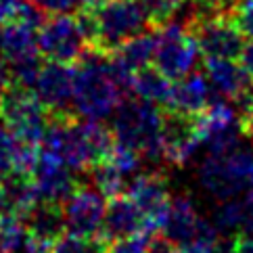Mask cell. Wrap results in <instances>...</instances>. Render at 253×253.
I'll return each instance as SVG.
<instances>
[{
    "instance_id": "obj_1",
    "label": "cell",
    "mask_w": 253,
    "mask_h": 253,
    "mask_svg": "<svg viewBox=\"0 0 253 253\" xmlns=\"http://www.w3.org/2000/svg\"><path fill=\"white\" fill-rule=\"evenodd\" d=\"M74 105L84 120H105L126 96H132V74L94 48H86L74 67Z\"/></svg>"
},
{
    "instance_id": "obj_2",
    "label": "cell",
    "mask_w": 253,
    "mask_h": 253,
    "mask_svg": "<svg viewBox=\"0 0 253 253\" xmlns=\"http://www.w3.org/2000/svg\"><path fill=\"white\" fill-rule=\"evenodd\" d=\"M161 120H164V111L159 105L144 101V98L126 96L115 109V140L124 147L140 153V157L144 159L157 161L164 157V151H161Z\"/></svg>"
},
{
    "instance_id": "obj_3",
    "label": "cell",
    "mask_w": 253,
    "mask_h": 253,
    "mask_svg": "<svg viewBox=\"0 0 253 253\" xmlns=\"http://www.w3.org/2000/svg\"><path fill=\"white\" fill-rule=\"evenodd\" d=\"M94 17L98 28L94 50L103 55H111L134 36L153 30L140 0H107L94 8Z\"/></svg>"
},
{
    "instance_id": "obj_4",
    "label": "cell",
    "mask_w": 253,
    "mask_h": 253,
    "mask_svg": "<svg viewBox=\"0 0 253 253\" xmlns=\"http://www.w3.org/2000/svg\"><path fill=\"white\" fill-rule=\"evenodd\" d=\"M46 117L48 111L36 96L34 88L17 84L11 80L2 96V103H0V122L19 140L42 147Z\"/></svg>"
},
{
    "instance_id": "obj_5",
    "label": "cell",
    "mask_w": 253,
    "mask_h": 253,
    "mask_svg": "<svg viewBox=\"0 0 253 253\" xmlns=\"http://www.w3.org/2000/svg\"><path fill=\"white\" fill-rule=\"evenodd\" d=\"M155 52L153 67L159 69L171 82L188 76L197 65L199 46L188 30L178 21H168L161 28H155Z\"/></svg>"
},
{
    "instance_id": "obj_6",
    "label": "cell",
    "mask_w": 253,
    "mask_h": 253,
    "mask_svg": "<svg viewBox=\"0 0 253 253\" xmlns=\"http://www.w3.org/2000/svg\"><path fill=\"white\" fill-rule=\"evenodd\" d=\"M86 48L76 17L71 15H52L38 28V50L46 61L76 65Z\"/></svg>"
},
{
    "instance_id": "obj_7",
    "label": "cell",
    "mask_w": 253,
    "mask_h": 253,
    "mask_svg": "<svg viewBox=\"0 0 253 253\" xmlns=\"http://www.w3.org/2000/svg\"><path fill=\"white\" fill-rule=\"evenodd\" d=\"M188 34L195 38L199 52L205 59H239L245 46V36L230 17H211L197 21L188 28Z\"/></svg>"
},
{
    "instance_id": "obj_8",
    "label": "cell",
    "mask_w": 253,
    "mask_h": 253,
    "mask_svg": "<svg viewBox=\"0 0 253 253\" xmlns=\"http://www.w3.org/2000/svg\"><path fill=\"white\" fill-rule=\"evenodd\" d=\"M107 203L105 197L92 186L80 184L63 201L65 230L80 237H96L103 228Z\"/></svg>"
},
{
    "instance_id": "obj_9",
    "label": "cell",
    "mask_w": 253,
    "mask_h": 253,
    "mask_svg": "<svg viewBox=\"0 0 253 253\" xmlns=\"http://www.w3.org/2000/svg\"><path fill=\"white\" fill-rule=\"evenodd\" d=\"M126 195L138 205L153 232H159L164 228L171 199L168 191V180L161 171H149V174L136 176L128 184Z\"/></svg>"
},
{
    "instance_id": "obj_10",
    "label": "cell",
    "mask_w": 253,
    "mask_h": 253,
    "mask_svg": "<svg viewBox=\"0 0 253 253\" xmlns=\"http://www.w3.org/2000/svg\"><path fill=\"white\" fill-rule=\"evenodd\" d=\"M164 111L161 120V151L164 159L174 166H184L195 155L197 147L201 144V138L195 128V117L178 115L171 111Z\"/></svg>"
},
{
    "instance_id": "obj_11",
    "label": "cell",
    "mask_w": 253,
    "mask_h": 253,
    "mask_svg": "<svg viewBox=\"0 0 253 253\" xmlns=\"http://www.w3.org/2000/svg\"><path fill=\"white\" fill-rule=\"evenodd\" d=\"M74 65L57 61H44L34 84V92L48 113L69 111L67 105L74 96Z\"/></svg>"
},
{
    "instance_id": "obj_12",
    "label": "cell",
    "mask_w": 253,
    "mask_h": 253,
    "mask_svg": "<svg viewBox=\"0 0 253 253\" xmlns=\"http://www.w3.org/2000/svg\"><path fill=\"white\" fill-rule=\"evenodd\" d=\"M32 180L42 201L52 203H63L78 186V180L71 174L69 166L59 155L46 149H40V157L32 171Z\"/></svg>"
},
{
    "instance_id": "obj_13",
    "label": "cell",
    "mask_w": 253,
    "mask_h": 253,
    "mask_svg": "<svg viewBox=\"0 0 253 253\" xmlns=\"http://www.w3.org/2000/svg\"><path fill=\"white\" fill-rule=\"evenodd\" d=\"M136 232H153L149 228L147 220H144L142 211L138 210V205L126 193L111 197L98 237H103L107 241V245H109L115 239L130 237V234H136Z\"/></svg>"
},
{
    "instance_id": "obj_14",
    "label": "cell",
    "mask_w": 253,
    "mask_h": 253,
    "mask_svg": "<svg viewBox=\"0 0 253 253\" xmlns=\"http://www.w3.org/2000/svg\"><path fill=\"white\" fill-rule=\"evenodd\" d=\"M210 84H207V76H203L201 71H191L188 76L174 80V84L169 88L168 103L161 107L166 111L195 117L199 115L207 105H210Z\"/></svg>"
},
{
    "instance_id": "obj_15",
    "label": "cell",
    "mask_w": 253,
    "mask_h": 253,
    "mask_svg": "<svg viewBox=\"0 0 253 253\" xmlns=\"http://www.w3.org/2000/svg\"><path fill=\"white\" fill-rule=\"evenodd\" d=\"M203 67L213 90L220 92L226 101L241 103L247 96L253 78L241 63H234V59H205Z\"/></svg>"
},
{
    "instance_id": "obj_16",
    "label": "cell",
    "mask_w": 253,
    "mask_h": 253,
    "mask_svg": "<svg viewBox=\"0 0 253 253\" xmlns=\"http://www.w3.org/2000/svg\"><path fill=\"white\" fill-rule=\"evenodd\" d=\"M199 180H201V184L205 186V191H210L215 199H220V201L237 197L241 191H245V186H247V182H243L241 178H237V174L230 169L224 155H211V153L201 164Z\"/></svg>"
},
{
    "instance_id": "obj_17",
    "label": "cell",
    "mask_w": 253,
    "mask_h": 253,
    "mask_svg": "<svg viewBox=\"0 0 253 253\" xmlns=\"http://www.w3.org/2000/svg\"><path fill=\"white\" fill-rule=\"evenodd\" d=\"M38 30L19 19L0 23V57L6 63L38 55Z\"/></svg>"
},
{
    "instance_id": "obj_18",
    "label": "cell",
    "mask_w": 253,
    "mask_h": 253,
    "mask_svg": "<svg viewBox=\"0 0 253 253\" xmlns=\"http://www.w3.org/2000/svg\"><path fill=\"white\" fill-rule=\"evenodd\" d=\"M203 218L197 213L193 201L188 197H176L171 199L169 203V211L161 232L164 237L169 239L174 245H184V243H191L197 232L199 226H201Z\"/></svg>"
},
{
    "instance_id": "obj_19",
    "label": "cell",
    "mask_w": 253,
    "mask_h": 253,
    "mask_svg": "<svg viewBox=\"0 0 253 253\" xmlns=\"http://www.w3.org/2000/svg\"><path fill=\"white\" fill-rule=\"evenodd\" d=\"M155 30L142 32L138 36H134L128 42H124L115 52H111V59L126 69L128 74H134L147 65H153V52H155Z\"/></svg>"
},
{
    "instance_id": "obj_20",
    "label": "cell",
    "mask_w": 253,
    "mask_h": 253,
    "mask_svg": "<svg viewBox=\"0 0 253 253\" xmlns=\"http://www.w3.org/2000/svg\"><path fill=\"white\" fill-rule=\"evenodd\" d=\"M169 88H171V80L166 78L153 65H147L132 74V94L155 103L159 107H164L168 103Z\"/></svg>"
},
{
    "instance_id": "obj_21",
    "label": "cell",
    "mask_w": 253,
    "mask_h": 253,
    "mask_svg": "<svg viewBox=\"0 0 253 253\" xmlns=\"http://www.w3.org/2000/svg\"><path fill=\"white\" fill-rule=\"evenodd\" d=\"M90 176H92V184L105 199H111L124 193L126 182H124V171L117 168L111 159H103L90 166Z\"/></svg>"
},
{
    "instance_id": "obj_22",
    "label": "cell",
    "mask_w": 253,
    "mask_h": 253,
    "mask_svg": "<svg viewBox=\"0 0 253 253\" xmlns=\"http://www.w3.org/2000/svg\"><path fill=\"white\" fill-rule=\"evenodd\" d=\"M48 253H107V241L103 237H80V234L61 232Z\"/></svg>"
},
{
    "instance_id": "obj_23",
    "label": "cell",
    "mask_w": 253,
    "mask_h": 253,
    "mask_svg": "<svg viewBox=\"0 0 253 253\" xmlns=\"http://www.w3.org/2000/svg\"><path fill=\"white\" fill-rule=\"evenodd\" d=\"M243 215H245L243 199H237V197L224 199L218 205V210H215L213 226L218 228L220 234H237L243 228Z\"/></svg>"
},
{
    "instance_id": "obj_24",
    "label": "cell",
    "mask_w": 253,
    "mask_h": 253,
    "mask_svg": "<svg viewBox=\"0 0 253 253\" xmlns=\"http://www.w3.org/2000/svg\"><path fill=\"white\" fill-rule=\"evenodd\" d=\"M21 140L0 124V182H4L17 174V159H19Z\"/></svg>"
},
{
    "instance_id": "obj_25",
    "label": "cell",
    "mask_w": 253,
    "mask_h": 253,
    "mask_svg": "<svg viewBox=\"0 0 253 253\" xmlns=\"http://www.w3.org/2000/svg\"><path fill=\"white\" fill-rule=\"evenodd\" d=\"M25 222L11 211L0 213V249L6 253H17L25 241Z\"/></svg>"
},
{
    "instance_id": "obj_26",
    "label": "cell",
    "mask_w": 253,
    "mask_h": 253,
    "mask_svg": "<svg viewBox=\"0 0 253 253\" xmlns=\"http://www.w3.org/2000/svg\"><path fill=\"white\" fill-rule=\"evenodd\" d=\"M140 2L144 6V13L149 17L151 28L155 30V28H161L164 23L174 19L184 0H140Z\"/></svg>"
},
{
    "instance_id": "obj_27",
    "label": "cell",
    "mask_w": 253,
    "mask_h": 253,
    "mask_svg": "<svg viewBox=\"0 0 253 253\" xmlns=\"http://www.w3.org/2000/svg\"><path fill=\"white\" fill-rule=\"evenodd\" d=\"M153 234L155 232H136L130 237L115 239L107 245V253H147Z\"/></svg>"
},
{
    "instance_id": "obj_28",
    "label": "cell",
    "mask_w": 253,
    "mask_h": 253,
    "mask_svg": "<svg viewBox=\"0 0 253 253\" xmlns=\"http://www.w3.org/2000/svg\"><path fill=\"white\" fill-rule=\"evenodd\" d=\"M234 25L241 30L245 38L253 40V0H239L230 15Z\"/></svg>"
},
{
    "instance_id": "obj_29",
    "label": "cell",
    "mask_w": 253,
    "mask_h": 253,
    "mask_svg": "<svg viewBox=\"0 0 253 253\" xmlns=\"http://www.w3.org/2000/svg\"><path fill=\"white\" fill-rule=\"evenodd\" d=\"M46 15H71L84 6V0H32Z\"/></svg>"
},
{
    "instance_id": "obj_30",
    "label": "cell",
    "mask_w": 253,
    "mask_h": 253,
    "mask_svg": "<svg viewBox=\"0 0 253 253\" xmlns=\"http://www.w3.org/2000/svg\"><path fill=\"white\" fill-rule=\"evenodd\" d=\"M52 243L55 241H50L46 237H40V234H36L32 230L25 232V241H23V253H48L50 247H52Z\"/></svg>"
},
{
    "instance_id": "obj_31",
    "label": "cell",
    "mask_w": 253,
    "mask_h": 253,
    "mask_svg": "<svg viewBox=\"0 0 253 253\" xmlns=\"http://www.w3.org/2000/svg\"><path fill=\"white\" fill-rule=\"evenodd\" d=\"M215 243L218 241H199V239H195L191 243H184V245H176V253H213Z\"/></svg>"
},
{
    "instance_id": "obj_32",
    "label": "cell",
    "mask_w": 253,
    "mask_h": 253,
    "mask_svg": "<svg viewBox=\"0 0 253 253\" xmlns=\"http://www.w3.org/2000/svg\"><path fill=\"white\" fill-rule=\"evenodd\" d=\"M234 251L237 253H253V234H245V232L234 234Z\"/></svg>"
},
{
    "instance_id": "obj_33",
    "label": "cell",
    "mask_w": 253,
    "mask_h": 253,
    "mask_svg": "<svg viewBox=\"0 0 253 253\" xmlns=\"http://www.w3.org/2000/svg\"><path fill=\"white\" fill-rule=\"evenodd\" d=\"M239 59H241V65L245 67V71H247V74L253 78V40H251V42H247L245 46H243Z\"/></svg>"
},
{
    "instance_id": "obj_34",
    "label": "cell",
    "mask_w": 253,
    "mask_h": 253,
    "mask_svg": "<svg viewBox=\"0 0 253 253\" xmlns=\"http://www.w3.org/2000/svg\"><path fill=\"white\" fill-rule=\"evenodd\" d=\"M19 4H21V0H0V23L11 19Z\"/></svg>"
},
{
    "instance_id": "obj_35",
    "label": "cell",
    "mask_w": 253,
    "mask_h": 253,
    "mask_svg": "<svg viewBox=\"0 0 253 253\" xmlns=\"http://www.w3.org/2000/svg\"><path fill=\"white\" fill-rule=\"evenodd\" d=\"M8 84H11V69H8V63L0 57V103H2V96L6 92Z\"/></svg>"
},
{
    "instance_id": "obj_36",
    "label": "cell",
    "mask_w": 253,
    "mask_h": 253,
    "mask_svg": "<svg viewBox=\"0 0 253 253\" xmlns=\"http://www.w3.org/2000/svg\"><path fill=\"white\" fill-rule=\"evenodd\" d=\"M241 107H243V113H247V115H253V84L249 88V92L247 96L241 101Z\"/></svg>"
},
{
    "instance_id": "obj_37",
    "label": "cell",
    "mask_w": 253,
    "mask_h": 253,
    "mask_svg": "<svg viewBox=\"0 0 253 253\" xmlns=\"http://www.w3.org/2000/svg\"><path fill=\"white\" fill-rule=\"evenodd\" d=\"M249 188H253V171H251V176H249Z\"/></svg>"
},
{
    "instance_id": "obj_38",
    "label": "cell",
    "mask_w": 253,
    "mask_h": 253,
    "mask_svg": "<svg viewBox=\"0 0 253 253\" xmlns=\"http://www.w3.org/2000/svg\"><path fill=\"white\" fill-rule=\"evenodd\" d=\"M0 253H6V251H2V249H0Z\"/></svg>"
}]
</instances>
